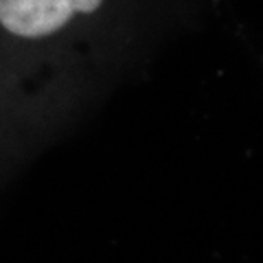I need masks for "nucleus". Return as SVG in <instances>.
Listing matches in <instances>:
<instances>
[{
	"label": "nucleus",
	"mask_w": 263,
	"mask_h": 263,
	"mask_svg": "<svg viewBox=\"0 0 263 263\" xmlns=\"http://www.w3.org/2000/svg\"><path fill=\"white\" fill-rule=\"evenodd\" d=\"M103 0H0V27L15 40L40 42L64 31L75 15L95 13Z\"/></svg>",
	"instance_id": "obj_1"
}]
</instances>
